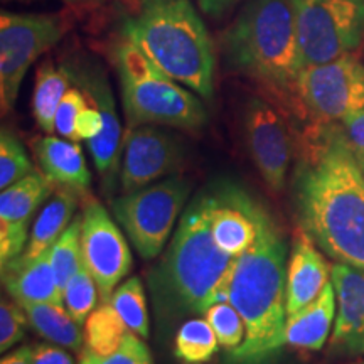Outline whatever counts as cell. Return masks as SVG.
Masks as SVG:
<instances>
[{"label": "cell", "instance_id": "obj_1", "mask_svg": "<svg viewBox=\"0 0 364 364\" xmlns=\"http://www.w3.org/2000/svg\"><path fill=\"white\" fill-rule=\"evenodd\" d=\"M294 199L300 228L322 252L364 270V174L341 124L304 134Z\"/></svg>", "mask_w": 364, "mask_h": 364}, {"label": "cell", "instance_id": "obj_2", "mask_svg": "<svg viewBox=\"0 0 364 364\" xmlns=\"http://www.w3.org/2000/svg\"><path fill=\"white\" fill-rule=\"evenodd\" d=\"M255 243L236 258L228 282V302L243 317L247 338L233 364H270L285 346L287 245L275 218L258 204Z\"/></svg>", "mask_w": 364, "mask_h": 364}, {"label": "cell", "instance_id": "obj_3", "mask_svg": "<svg viewBox=\"0 0 364 364\" xmlns=\"http://www.w3.org/2000/svg\"><path fill=\"white\" fill-rule=\"evenodd\" d=\"M236 258L218 247L208 220V193L199 194L182 215L161 263L150 273L154 307L164 321L204 314L228 302V282Z\"/></svg>", "mask_w": 364, "mask_h": 364}, {"label": "cell", "instance_id": "obj_4", "mask_svg": "<svg viewBox=\"0 0 364 364\" xmlns=\"http://www.w3.org/2000/svg\"><path fill=\"white\" fill-rule=\"evenodd\" d=\"M122 36L177 83L201 98L213 97L215 46L193 0H139Z\"/></svg>", "mask_w": 364, "mask_h": 364}, {"label": "cell", "instance_id": "obj_5", "mask_svg": "<svg viewBox=\"0 0 364 364\" xmlns=\"http://www.w3.org/2000/svg\"><path fill=\"white\" fill-rule=\"evenodd\" d=\"M221 48L236 73L297 103L304 66L290 0H248L223 34Z\"/></svg>", "mask_w": 364, "mask_h": 364}, {"label": "cell", "instance_id": "obj_6", "mask_svg": "<svg viewBox=\"0 0 364 364\" xmlns=\"http://www.w3.org/2000/svg\"><path fill=\"white\" fill-rule=\"evenodd\" d=\"M127 125H164L199 130L208 115L201 100L154 65L134 43L118 39L112 49Z\"/></svg>", "mask_w": 364, "mask_h": 364}, {"label": "cell", "instance_id": "obj_7", "mask_svg": "<svg viewBox=\"0 0 364 364\" xmlns=\"http://www.w3.org/2000/svg\"><path fill=\"white\" fill-rule=\"evenodd\" d=\"M302 66L353 54L364 44V0H290Z\"/></svg>", "mask_w": 364, "mask_h": 364}, {"label": "cell", "instance_id": "obj_8", "mask_svg": "<svg viewBox=\"0 0 364 364\" xmlns=\"http://www.w3.org/2000/svg\"><path fill=\"white\" fill-rule=\"evenodd\" d=\"M189 193L188 181L167 177L113 199V215L144 260L161 255Z\"/></svg>", "mask_w": 364, "mask_h": 364}, {"label": "cell", "instance_id": "obj_9", "mask_svg": "<svg viewBox=\"0 0 364 364\" xmlns=\"http://www.w3.org/2000/svg\"><path fill=\"white\" fill-rule=\"evenodd\" d=\"M65 24L48 14L2 12L0 16V105L7 113L16 107L21 85L41 54L56 46Z\"/></svg>", "mask_w": 364, "mask_h": 364}, {"label": "cell", "instance_id": "obj_10", "mask_svg": "<svg viewBox=\"0 0 364 364\" xmlns=\"http://www.w3.org/2000/svg\"><path fill=\"white\" fill-rule=\"evenodd\" d=\"M297 103L314 124H341L364 108V65L346 54L304 68L297 81Z\"/></svg>", "mask_w": 364, "mask_h": 364}, {"label": "cell", "instance_id": "obj_11", "mask_svg": "<svg viewBox=\"0 0 364 364\" xmlns=\"http://www.w3.org/2000/svg\"><path fill=\"white\" fill-rule=\"evenodd\" d=\"M81 218L83 260L97 282L100 302H110L115 287L132 270L130 247L120 228L95 198L85 199Z\"/></svg>", "mask_w": 364, "mask_h": 364}, {"label": "cell", "instance_id": "obj_12", "mask_svg": "<svg viewBox=\"0 0 364 364\" xmlns=\"http://www.w3.org/2000/svg\"><path fill=\"white\" fill-rule=\"evenodd\" d=\"M243 134L250 157L273 193H282L294 157V142L285 120L270 103L250 98L243 112Z\"/></svg>", "mask_w": 364, "mask_h": 364}, {"label": "cell", "instance_id": "obj_13", "mask_svg": "<svg viewBox=\"0 0 364 364\" xmlns=\"http://www.w3.org/2000/svg\"><path fill=\"white\" fill-rule=\"evenodd\" d=\"M122 156V188L124 193H132L179 169L182 147L159 125H139L127 129Z\"/></svg>", "mask_w": 364, "mask_h": 364}, {"label": "cell", "instance_id": "obj_14", "mask_svg": "<svg viewBox=\"0 0 364 364\" xmlns=\"http://www.w3.org/2000/svg\"><path fill=\"white\" fill-rule=\"evenodd\" d=\"M68 70L71 73L73 81L85 91L90 102L103 115V132L97 139L90 140L88 150L98 174L103 177L105 186L110 189L115 181L118 166H120L122 150H124V134H122V125L118 120L112 86L102 68L91 63L76 68L68 66Z\"/></svg>", "mask_w": 364, "mask_h": 364}, {"label": "cell", "instance_id": "obj_15", "mask_svg": "<svg viewBox=\"0 0 364 364\" xmlns=\"http://www.w3.org/2000/svg\"><path fill=\"white\" fill-rule=\"evenodd\" d=\"M56 189L43 171L31 174L2 189L0 194V265L16 260L29 241V225L34 213Z\"/></svg>", "mask_w": 364, "mask_h": 364}, {"label": "cell", "instance_id": "obj_16", "mask_svg": "<svg viewBox=\"0 0 364 364\" xmlns=\"http://www.w3.org/2000/svg\"><path fill=\"white\" fill-rule=\"evenodd\" d=\"M336 290V321L329 353L336 356L364 354V270L336 262L331 267Z\"/></svg>", "mask_w": 364, "mask_h": 364}, {"label": "cell", "instance_id": "obj_17", "mask_svg": "<svg viewBox=\"0 0 364 364\" xmlns=\"http://www.w3.org/2000/svg\"><path fill=\"white\" fill-rule=\"evenodd\" d=\"M258 204L238 188L208 193L209 228L223 252L238 258L255 243L258 233Z\"/></svg>", "mask_w": 364, "mask_h": 364}, {"label": "cell", "instance_id": "obj_18", "mask_svg": "<svg viewBox=\"0 0 364 364\" xmlns=\"http://www.w3.org/2000/svg\"><path fill=\"white\" fill-rule=\"evenodd\" d=\"M329 277L331 267L316 248V241L306 231L300 230L295 235L292 252L287 263V316L316 300L329 284Z\"/></svg>", "mask_w": 364, "mask_h": 364}, {"label": "cell", "instance_id": "obj_19", "mask_svg": "<svg viewBox=\"0 0 364 364\" xmlns=\"http://www.w3.org/2000/svg\"><path fill=\"white\" fill-rule=\"evenodd\" d=\"M2 284L19 306L51 304L65 307V297L51 265V248L33 260H12L2 267Z\"/></svg>", "mask_w": 364, "mask_h": 364}, {"label": "cell", "instance_id": "obj_20", "mask_svg": "<svg viewBox=\"0 0 364 364\" xmlns=\"http://www.w3.org/2000/svg\"><path fill=\"white\" fill-rule=\"evenodd\" d=\"M336 309V290L329 282L316 300L287 316L285 344L307 351H321L334 327Z\"/></svg>", "mask_w": 364, "mask_h": 364}, {"label": "cell", "instance_id": "obj_21", "mask_svg": "<svg viewBox=\"0 0 364 364\" xmlns=\"http://www.w3.org/2000/svg\"><path fill=\"white\" fill-rule=\"evenodd\" d=\"M36 159L41 171L54 186H66L85 194L91 174L86 166L83 150L76 142L59 136L46 135L34 140Z\"/></svg>", "mask_w": 364, "mask_h": 364}, {"label": "cell", "instance_id": "obj_22", "mask_svg": "<svg viewBox=\"0 0 364 364\" xmlns=\"http://www.w3.org/2000/svg\"><path fill=\"white\" fill-rule=\"evenodd\" d=\"M80 194L83 193L73 188H66V186H56L51 198L41 209L38 220L34 221L24 252L17 257L19 260H33L41 253H44L46 250L53 248L56 240L73 221V215H75L80 201Z\"/></svg>", "mask_w": 364, "mask_h": 364}, {"label": "cell", "instance_id": "obj_23", "mask_svg": "<svg viewBox=\"0 0 364 364\" xmlns=\"http://www.w3.org/2000/svg\"><path fill=\"white\" fill-rule=\"evenodd\" d=\"M21 307L29 318V326L41 338L71 351L83 349L85 332L81 331V324L70 316L66 307L51 304H22Z\"/></svg>", "mask_w": 364, "mask_h": 364}, {"label": "cell", "instance_id": "obj_24", "mask_svg": "<svg viewBox=\"0 0 364 364\" xmlns=\"http://www.w3.org/2000/svg\"><path fill=\"white\" fill-rule=\"evenodd\" d=\"M71 73L68 66H54L53 61H44L36 73L33 93V115L39 129L46 135L54 134V118L61 100L71 88Z\"/></svg>", "mask_w": 364, "mask_h": 364}, {"label": "cell", "instance_id": "obj_25", "mask_svg": "<svg viewBox=\"0 0 364 364\" xmlns=\"http://www.w3.org/2000/svg\"><path fill=\"white\" fill-rule=\"evenodd\" d=\"M130 329L110 302H102L85 322V348L102 354L115 353Z\"/></svg>", "mask_w": 364, "mask_h": 364}, {"label": "cell", "instance_id": "obj_26", "mask_svg": "<svg viewBox=\"0 0 364 364\" xmlns=\"http://www.w3.org/2000/svg\"><path fill=\"white\" fill-rule=\"evenodd\" d=\"M220 341L206 318H189L176 334L174 354L182 364H204L215 356Z\"/></svg>", "mask_w": 364, "mask_h": 364}, {"label": "cell", "instance_id": "obj_27", "mask_svg": "<svg viewBox=\"0 0 364 364\" xmlns=\"http://www.w3.org/2000/svg\"><path fill=\"white\" fill-rule=\"evenodd\" d=\"M110 304L120 314L130 331L139 334L142 339H149L150 321L147 300H145L144 285L139 277H130L113 292Z\"/></svg>", "mask_w": 364, "mask_h": 364}, {"label": "cell", "instance_id": "obj_28", "mask_svg": "<svg viewBox=\"0 0 364 364\" xmlns=\"http://www.w3.org/2000/svg\"><path fill=\"white\" fill-rule=\"evenodd\" d=\"M81 225H83V218L76 216L51 248V265L61 290H65L68 282L75 275L83 260Z\"/></svg>", "mask_w": 364, "mask_h": 364}, {"label": "cell", "instance_id": "obj_29", "mask_svg": "<svg viewBox=\"0 0 364 364\" xmlns=\"http://www.w3.org/2000/svg\"><path fill=\"white\" fill-rule=\"evenodd\" d=\"M63 297H65V307L70 312V316L78 324H85L86 318L97 307L100 299L97 282L86 267L85 260H81L78 270L68 282L65 290H63Z\"/></svg>", "mask_w": 364, "mask_h": 364}, {"label": "cell", "instance_id": "obj_30", "mask_svg": "<svg viewBox=\"0 0 364 364\" xmlns=\"http://www.w3.org/2000/svg\"><path fill=\"white\" fill-rule=\"evenodd\" d=\"M204 318L211 324L221 348L233 353L247 338V327L243 317L230 302H218L204 312Z\"/></svg>", "mask_w": 364, "mask_h": 364}, {"label": "cell", "instance_id": "obj_31", "mask_svg": "<svg viewBox=\"0 0 364 364\" xmlns=\"http://www.w3.org/2000/svg\"><path fill=\"white\" fill-rule=\"evenodd\" d=\"M34 171L24 145L9 129L0 134V189L17 182Z\"/></svg>", "mask_w": 364, "mask_h": 364}, {"label": "cell", "instance_id": "obj_32", "mask_svg": "<svg viewBox=\"0 0 364 364\" xmlns=\"http://www.w3.org/2000/svg\"><path fill=\"white\" fill-rule=\"evenodd\" d=\"M78 364H154V361L144 339L134 331H129L115 353L102 356L83 348Z\"/></svg>", "mask_w": 364, "mask_h": 364}, {"label": "cell", "instance_id": "obj_33", "mask_svg": "<svg viewBox=\"0 0 364 364\" xmlns=\"http://www.w3.org/2000/svg\"><path fill=\"white\" fill-rule=\"evenodd\" d=\"M85 91L80 86H71L66 91L65 98L59 103L56 118H54V132L63 139L73 140V142H78L76 139V120L81 112L88 107L86 102Z\"/></svg>", "mask_w": 364, "mask_h": 364}, {"label": "cell", "instance_id": "obj_34", "mask_svg": "<svg viewBox=\"0 0 364 364\" xmlns=\"http://www.w3.org/2000/svg\"><path fill=\"white\" fill-rule=\"evenodd\" d=\"M26 326H29L24 309L16 300H2L0 304V351L6 354L26 336Z\"/></svg>", "mask_w": 364, "mask_h": 364}, {"label": "cell", "instance_id": "obj_35", "mask_svg": "<svg viewBox=\"0 0 364 364\" xmlns=\"http://www.w3.org/2000/svg\"><path fill=\"white\" fill-rule=\"evenodd\" d=\"M103 127L105 120L102 112L91 103V107L88 105L78 115V120H76V139L90 142V140L97 139L102 134Z\"/></svg>", "mask_w": 364, "mask_h": 364}, {"label": "cell", "instance_id": "obj_36", "mask_svg": "<svg viewBox=\"0 0 364 364\" xmlns=\"http://www.w3.org/2000/svg\"><path fill=\"white\" fill-rule=\"evenodd\" d=\"M65 349L53 343L36 344L33 346V364H76Z\"/></svg>", "mask_w": 364, "mask_h": 364}, {"label": "cell", "instance_id": "obj_37", "mask_svg": "<svg viewBox=\"0 0 364 364\" xmlns=\"http://www.w3.org/2000/svg\"><path fill=\"white\" fill-rule=\"evenodd\" d=\"M346 136L358 157L364 156V108L341 122Z\"/></svg>", "mask_w": 364, "mask_h": 364}, {"label": "cell", "instance_id": "obj_38", "mask_svg": "<svg viewBox=\"0 0 364 364\" xmlns=\"http://www.w3.org/2000/svg\"><path fill=\"white\" fill-rule=\"evenodd\" d=\"M240 0H198L199 9L209 17H221L223 14H226L230 9H233Z\"/></svg>", "mask_w": 364, "mask_h": 364}, {"label": "cell", "instance_id": "obj_39", "mask_svg": "<svg viewBox=\"0 0 364 364\" xmlns=\"http://www.w3.org/2000/svg\"><path fill=\"white\" fill-rule=\"evenodd\" d=\"M0 364H33V346H21L7 353Z\"/></svg>", "mask_w": 364, "mask_h": 364}, {"label": "cell", "instance_id": "obj_40", "mask_svg": "<svg viewBox=\"0 0 364 364\" xmlns=\"http://www.w3.org/2000/svg\"><path fill=\"white\" fill-rule=\"evenodd\" d=\"M117 2L120 4V6H124L125 9H129V12H132L135 11L136 2H139V0H117Z\"/></svg>", "mask_w": 364, "mask_h": 364}, {"label": "cell", "instance_id": "obj_41", "mask_svg": "<svg viewBox=\"0 0 364 364\" xmlns=\"http://www.w3.org/2000/svg\"><path fill=\"white\" fill-rule=\"evenodd\" d=\"M68 2H71V4H88V2H93V0H68Z\"/></svg>", "mask_w": 364, "mask_h": 364}, {"label": "cell", "instance_id": "obj_42", "mask_svg": "<svg viewBox=\"0 0 364 364\" xmlns=\"http://www.w3.org/2000/svg\"><path fill=\"white\" fill-rule=\"evenodd\" d=\"M358 162H359V166H361V171H363V174H364V156L363 157H358Z\"/></svg>", "mask_w": 364, "mask_h": 364}, {"label": "cell", "instance_id": "obj_43", "mask_svg": "<svg viewBox=\"0 0 364 364\" xmlns=\"http://www.w3.org/2000/svg\"><path fill=\"white\" fill-rule=\"evenodd\" d=\"M361 364H364V363H361Z\"/></svg>", "mask_w": 364, "mask_h": 364}]
</instances>
